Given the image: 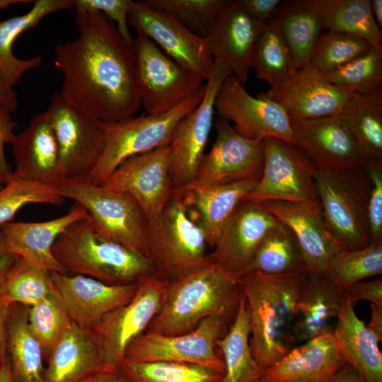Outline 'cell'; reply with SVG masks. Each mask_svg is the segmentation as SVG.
<instances>
[{"label": "cell", "instance_id": "12", "mask_svg": "<svg viewBox=\"0 0 382 382\" xmlns=\"http://www.w3.org/2000/svg\"><path fill=\"white\" fill-rule=\"evenodd\" d=\"M168 284L154 274L144 278L133 298L106 315L93 330L103 369H118L129 344L147 330L160 310Z\"/></svg>", "mask_w": 382, "mask_h": 382}, {"label": "cell", "instance_id": "57", "mask_svg": "<svg viewBox=\"0 0 382 382\" xmlns=\"http://www.w3.org/2000/svg\"><path fill=\"white\" fill-rule=\"evenodd\" d=\"M81 382H129L125 376L117 369L101 371L90 376Z\"/></svg>", "mask_w": 382, "mask_h": 382}, {"label": "cell", "instance_id": "20", "mask_svg": "<svg viewBox=\"0 0 382 382\" xmlns=\"http://www.w3.org/2000/svg\"><path fill=\"white\" fill-rule=\"evenodd\" d=\"M265 23L251 17L239 0H223L204 36L214 60L228 66L245 86L255 47Z\"/></svg>", "mask_w": 382, "mask_h": 382}, {"label": "cell", "instance_id": "61", "mask_svg": "<svg viewBox=\"0 0 382 382\" xmlns=\"http://www.w3.org/2000/svg\"><path fill=\"white\" fill-rule=\"evenodd\" d=\"M33 1L30 0H0V11L8 8L10 6L17 4H28Z\"/></svg>", "mask_w": 382, "mask_h": 382}, {"label": "cell", "instance_id": "21", "mask_svg": "<svg viewBox=\"0 0 382 382\" xmlns=\"http://www.w3.org/2000/svg\"><path fill=\"white\" fill-rule=\"evenodd\" d=\"M54 289L71 321L93 332L108 313L128 303L138 283L111 285L79 275L51 272Z\"/></svg>", "mask_w": 382, "mask_h": 382}, {"label": "cell", "instance_id": "51", "mask_svg": "<svg viewBox=\"0 0 382 382\" xmlns=\"http://www.w3.org/2000/svg\"><path fill=\"white\" fill-rule=\"evenodd\" d=\"M352 303L359 301H367L373 304L382 306V279L360 281L342 289Z\"/></svg>", "mask_w": 382, "mask_h": 382}, {"label": "cell", "instance_id": "45", "mask_svg": "<svg viewBox=\"0 0 382 382\" xmlns=\"http://www.w3.org/2000/svg\"><path fill=\"white\" fill-rule=\"evenodd\" d=\"M28 320L41 345L45 361L72 323L54 289L46 299L28 307Z\"/></svg>", "mask_w": 382, "mask_h": 382}, {"label": "cell", "instance_id": "3", "mask_svg": "<svg viewBox=\"0 0 382 382\" xmlns=\"http://www.w3.org/2000/svg\"><path fill=\"white\" fill-rule=\"evenodd\" d=\"M241 294L238 279L212 262L168 284L161 308L146 331L180 335L208 317L233 320Z\"/></svg>", "mask_w": 382, "mask_h": 382}, {"label": "cell", "instance_id": "17", "mask_svg": "<svg viewBox=\"0 0 382 382\" xmlns=\"http://www.w3.org/2000/svg\"><path fill=\"white\" fill-rule=\"evenodd\" d=\"M219 117L233 123L241 135L252 140L277 138L294 144L292 124L283 108L262 93H248L233 74L219 89L214 103Z\"/></svg>", "mask_w": 382, "mask_h": 382}, {"label": "cell", "instance_id": "9", "mask_svg": "<svg viewBox=\"0 0 382 382\" xmlns=\"http://www.w3.org/2000/svg\"><path fill=\"white\" fill-rule=\"evenodd\" d=\"M133 46L137 87L146 114L167 112L204 85L145 35L137 33Z\"/></svg>", "mask_w": 382, "mask_h": 382}, {"label": "cell", "instance_id": "4", "mask_svg": "<svg viewBox=\"0 0 382 382\" xmlns=\"http://www.w3.org/2000/svg\"><path fill=\"white\" fill-rule=\"evenodd\" d=\"M52 253L66 274L108 284H136L154 274L146 258L100 236L89 215L71 224L59 236Z\"/></svg>", "mask_w": 382, "mask_h": 382}, {"label": "cell", "instance_id": "34", "mask_svg": "<svg viewBox=\"0 0 382 382\" xmlns=\"http://www.w3.org/2000/svg\"><path fill=\"white\" fill-rule=\"evenodd\" d=\"M335 117L347 129L365 161L382 160V89L352 93Z\"/></svg>", "mask_w": 382, "mask_h": 382}, {"label": "cell", "instance_id": "37", "mask_svg": "<svg viewBox=\"0 0 382 382\" xmlns=\"http://www.w3.org/2000/svg\"><path fill=\"white\" fill-rule=\"evenodd\" d=\"M248 272L273 276L307 272L299 245L286 225L279 221L270 230L260 245Z\"/></svg>", "mask_w": 382, "mask_h": 382}, {"label": "cell", "instance_id": "55", "mask_svg": "<svg viewBox=\"0 0 382 382\" xmlns=\"http://www.w3.org/2000/svg\"><path fill=\"white\" fill-rule=\"evenodd\" d=\"M327 382H367L354 367L345 362Z\"/></svg>", "mask_w": 382, "mask_h": 382}, {"label": "cell", "instance_id": "11", "mask_svg": "<svg viewBox=\"0 0 382 382\" xmlns=\"http://www.w3.org/2000/svg\"><path fill=\"white\" fill-rule=\"evenodd\" d=\"M52 127L65 180L87 178L105 148L102 121L87 115L54 93L45 111Z\"/></svg>", "mask_w": 382, "mask_h": 382}, {"label": "cell", "instance_id": "27", "mask_svg": "<svg viewBox=\"0 0 382 382\" xmlns=\"http://www.w3.org/2000/svg\"><path fill=\"white\" fill-rule=\"evenodd\" d=\"M345 361L332 332L318 335L293 347L264 370L267 382H327Z\"/></svg>", "mask_w": 382, "mask_h": 382}, {"label": "cell", "instance_id": "13", "mask_svg": "<svg viewBox=\"0 0 382 382\" xmlns=\"http://www.w3.org/2000/svg\"><path fill=\"white\" fill-rule=\"evenodd\" d=\"M229 320L223 316L208 317L192 331L180 335L145 331L129 344L124 359L199 364L224 374V364L216 352V342L228 330Z\"/></svg>", "mask_w": 382, "mask_h": 382}, {"label": "cell", "instance_id": "56", "mask_svg": "<svg viewBox=\"0 0 382 382\" xmlns=\"http://www.w3.org/2000/svg\"><path fill=\"white\" fill-rule=\"evenodd\" d=\"M0 103L10 112H16L18 109V100L13 87L5 83L0 79Z\"/></svg>", "mask_w": 382, "mask_h": 382}, {"label": "cell", "instance_id": "48", "mask_svg": "<svg viewBox=\"0 0 382 382\" xmlns=\"http://www.w3.org/2000/svg\"><path fill=\"white\" fill-rule=\"evenodd\" d=\"M363 165L371 181L367 211L370 242H382V160L366 161Z\"/></svg>", "mask_w": 382, "mask_h": 382}, {"label": "cell", "instance_id": "15", "mask_svg": "<svg viewBox=\"0 0 382 382\" xmlns=\"http://www.w3.org/2000/svg\"><path fill=\"white\" fill-rule=\"evenodd\" d=\"M263 144L261 176L244 199L319 202L313 163L295 145L282 139L268 137Z\"/></svg>", "mask_w": 382, "mask_h": 382}, {"label": "cell", "instance_id": "33", "mask_svg": "<svg viewBox=\"0 0 382 382\" xmlns=\"http://www.w3.org/2000/svg\"><path fill=\"white\" fill-rule=\"evenodd\" d=\"M271 19L289 47L294 72L308 68L312 51L323 29L318 0L282 1Z\"/></svg>", "mask_w": 382, "mask_h": 382}, {"label": "cell", "instance_id": "14", "mask_svg": "<svg viewBox=\"0 0 382 382\" xmlns=\"http://www.w3.org/2000/svg\"><path fill=\"white\" fill-rule=\"evenodd\" d=\"M213 126L216 132L215 141L204 154L193 182L186 190L243 181L257 183L264 163L263 140L244 137L221 117Z\"/></svg>", "mask_w": 382, "mask_h": 382}, {"label": "cell", "instance_id": "40", "mask_svg": "<svg viewBox=\"0 0 382 382\" xmlns=\"http://www.w3.org/2000/svg\"><path fill=\"white\" fill-rule=\"evenodd\" d=\"M118 369L129 382H221L223 374L194 364L134 361L124 359Z\"/></svg>", "mask_w": 382, "mask_h": 382}, {"label": "cell", "instance_id": "23", "mask_svg": "<svg viewBox=\"0 0 382 382\" xmlns=\"http://www.w3.org/2000/svg\"><path fill=\"white\" fill-rule=\"evenodd\" d=\"M260 202L291 231L303 253L307 272L325 273L332 257L343 248L328 231L319 202Z\"/></svg>", "mask_w": 382, "mask_h": 382}, {"label": "cell", "instance_id": "29", "mask_svg": "<svg viewBox=\"0 0 382 382\" xmlns=\"http://www.w3.org/2000/svg\"><path fill=\"white\" fill-rule=\"evenodd\" d=\"M332 335L347 364L359 371L367 382H382L381 342L363 320L357 316L342 289L340 311Z\"/></svg>", "mask_w": 382, "mask_h": 382}, {"label": "cell", "instance_id": "22", "mask_svg": "<svg viewBox=\"0 0 382 382\" xmlns=\"http://www.w3.org/2000/svg\"><path fill=\"white\" fill-rule=\"evenodd\" d=\"M262 94L279 105L295 124L335 116L351 93L306 68L292 73L283 83Z\"/></svg>", "mask_w": 382, "mask_h": 382}, {"label": "cell", "instance_id": "6", "mask_svg": "<svg viewBox=\"0 0 382 382\" xmlns=\"http://www.w3.org/2000/svg\"><path fill=\"white\" fill-rule=\"evenodd\" d=\"M313 166L319 204L332 237L345 249L367 246L371 241L367 211L371 181L364 165Z\"/></svg>", "mask_w": 382, "mask_h": 382}, {"label": "cell", "instance_id": "41", "mask_svg": "<svg viewBox=\"0 0 382 382\" xmlns=\"http://www.w3.org/2000/svg\"><path fill=\"white\" fill-rule=\"evenodd\" d=\"M54 291L51 272L18 257L0 292L8 305L30 307Z\"/></svg>", "mask_w": 382, "mask_h": 382}, {"label": "cell", "instance_id": "2", "mask_svg": "<svg viewBox=\"0 0 382 382\" xmlns=\"http://www.w3.org/2000/svg\"><path fill=\"white\" fill-rule=\"evenodd\" d=\"M307 274L273 276L248 272L238 279L249 309L251 351L264 370L296 344V303Z\"/></svg>", "mask_w": 382, "mask_h": 382}, {"label": "cell", "instance_id": "10", "mask_svg": "<svg viewBox=\"0 0 382 382\" xmlns=\"http://www.w3.org/2000/svg\"><path fill=\"white\" fill-rule=\"evenodd\" d=\"M214 61L213 72L205 83L202 101L178 123L172 134L168 158L173 192H183L193 182L214 125L216 93L232 74L224 62Z\"/></svg>", "mask_w": 382, "mask_h": 382}, {"label": "cell", "instance_id": "53", "mask_svg": "<svg viewBox=\"0 0 382 382\" xmlns=\"http://www.w3.org/2000/svg\"><path fill=\"white\" fill-rule=\"evenodd\" d=\"M18 257L9 249L0 228V292Z\"/></svg>", "mask_w": 382, "mask_h": 382}, {"label": "cell", "instance_id": "42", "mask_svg": "<svg viewBox=\"0 0 382 382\" xmlns=\"http://www.w3.org/2000/svg\"><path fill=\"white\" fill-rule=\"evenodd\" d=\"M382 273V242H370L362 248H341L330 259L325 274L345 289Z\"/></svg>", "mask_w": 382, "mask_h": 382}, {"label": "cell", "instance_id": "16", "mask_svg": "<svg viewBox=\"0 0 382 382\" xmlns=\"http://www.w3.org/2000/svg\"><path fill=\"white\" fill-rule=\"evenodd\" d=\"M128 21L137 33L149 38L203 81L211 77L214 61L204 37L193 33L175 17L141 0L132 2Z\"/></svg>", "mask_w": 382, "mask_h": 382}, {"label": "cell", "instance_id": "31", "mask_svg": "<svg viewBox=\"0 0 382 382\" xmlns=\"http://www.w3.org/2000/svg\"><path fill=\"white\" fill-rule=\"evenodd\" d=\"M256 183L243 181L181 192L187 207H193L189 214L204 231L209 248H214L236 207Z\"/></svg>", "mask_w": 382, "mask_h": 382}, {"label": "cell", "instance_id": "39", "mask_svg": "<svg viewBox=\"0 0 382 382\" xmlns=\"http://www.w3.org/2000/svg\"><path fill=\"white\" fill-rule=\"evenodd\" d=\"M252 68L270 88L283 83L294 73L289 47L275 23L267 21L259 35L252 59Z\"/></svg>", "mask_w": 382, "mask_h": 382}, {"label": "cell", "instance_id": "43", "mask_svg": "<svg viewBox=\"0 0 382 382\" xmlns=\"http://www.w3.org/2000/svg\"><path fill=\"white\" fill-rule=\"evenodd\" d=\"M374 47L365 40L347 33L327 30L319 35L308 67L320 75L330 73Z\"/></svg>", "mask_w": 382, "mask_h": 382}, {"label": "cell", "instance_id": "36", "mask_svg": "<svg viewBox=\"0 0 382 382\" xmlns=\"http://www.w3.org/2000/svg\"><path fill=\"white\" fill-rule=\"evenodd\" d=\"M6 356L13 382H43V350L30 328L27 306L10 305Z\"/></svg>", "mask_w": 382, "mask_h": 382}, {"label": "cell", "instance_id": "62", "mask_svg": "<svg viewBox=\"0 0 382 382\" xmlns=\"http://www.w3.org/2000/svg\"><path fill=\"white\" fill-rule=\"evenodd\" d=\"M256 382H267V381H262V380L260 379V380H258V381H256Z\"/></svg>", "mask_w": 382, "mask_h": 382}, {"label": "cell", "instance_id": "18", "mask_svg": "<svg viewBox=\"0 0 382 382\" xmlns=\"http://www.w3.org/2000/svg\"><path fill=\"white\" fill-rule=\"evenodd\" d=\"M169 151L168 144L127 158L102 185L129 195L140 207L146 221L156 220L173 192Z\"/></svg>", "mask_w": 382, "mask_h": 382}, {"label": "cell", "instance_id": "63", "mask_svg": "<svg viewBox=\"0 0 382 382\" xmlns=\"http://www.w3.org/2000/svg\"><path fill=\"white\" fill-rule=\"evenodd\" d=\"M2 186L0 185V189L1 188Z\"/></svg>", "mask_w": 382, "mask_h": 382}, {"label": "cell", "instance_id": "35", "mask_svg": "<svg viewBox=\"0 0 382 382\" xmlns=\"http://www.w3.org/2000/svg\"><path fill=\"white\" fill-rule=\"evenodd\" d=\"M250 337L249 309L241 292L236 315L228 330L216 342L224 364L221 382H256L262 377L264 369L253 355Z\"/></svg>", "mask_w": 382, "mask_h": 382}, {"label": "cell", "instance_id": "8", "mask_svg": "<svg viewBox=\"0 0 382 382\" xmlns=\"http://www.w3.org/2000/svg\"><path fill=\"white\" fill-rule=\"evenodd\" d=\"M56 188L86 209L100 236L147 259L146 218L131 196L87 178L64 180Z\"/></svg>", "mask_w": 382, "mask_h": 382}, {"label": "cell", "instance_id": "59", "mask_svg": "<svg viewBox=\"0 0 382 382\" xmlns=\"http://www.w3.org/2000/svg\"><path fill=\"white\" fill-rule=\"evenodd\" d=\"M373 17L379 28L382 27V1L370 0Z\"/></svg>", "mask_w": 382, "mask_h": 382}, {"label": "cell", "instance_id": "47", "mask_svg": "<svg viewBox=\"0 0 382 382\" xmlns=\"http://www.w3.org/2000/svg\"><path fill=\"white\" fill-rule=\"evenodd\" d=\"M143 1L149 6L171 14L193 33L203 37L223 2V0Z\"/></svg>", "mask_w": 382, "mask_h": 382}, {"label": "cell", "instance_id": "7", "mask_svg": "<svg viewBox=\"0 0 382 382\" xmlns=\"http://www.w3.org/2000/svg\"><path fill=\"white\" fill-rule=\"evenodd\" d=\"M205 84L176 107L158 115L143 114L120 122L102 121L105 148L87 179L102 185L127 158L170 144L178 123L202 101Z\"/></svg>", "mask_w": 382, "mask_h": 382}, {"label": "cell", "instance_id": "26", "mask_svg": "<svg viewBox=\"0 0 382 382\" xmlns=\"http://www.w3.org/2000/svg\"><path fill=\"white\" fill-rule=\"evenodd\" d=\"M88 215L86 209L75 202L66 214L56 219L11 221L0 228L9 249L19 257L50 272L66 274L53 255V245L69 226Z\"/></svg>", "mask_w": 382, "mask_h": 382}, {"label": "cell", "instance_id": "25", "mask_svg": "<svg viewBox=\"0 0 382 382\" xmlns=\"http://www.w3.org/2000/svg\"><path fill=\"white\" fill-rule=\"evenodd\" d=\"M294 145L315 166L349 168L364 157L347 129L335 116L292 124Z\"/></svg>", "mask_w": 382, "mask_h": 382}, {"label": "cell", "instance_id": "44", "mask_svg": "<svg viewBox=\"0 0 382 382\" xmlns=\"http://www.w3.org/2000/svg\"><path fill=\"white\" fill-rule=\"evenodd\" d=\"M320 76L328 83L351 93L382 89V47H373L335 71Z\"/></svg>", "mask_w": 382, "mask_h": 382}, {"label": "cell", "instance_id": "49", "mask_svg": "<svg viewBox=\"0 0 382 382\" xmlns=\"http://www.w3.org/2000/svg\"><path fill=\"white\" fill-rule=\"evenodd\" d=\"M74 8L96 11L103 13L117 26L122 35L132 42L129 29L128 16L131 0H74Z\"/></svg>", "mask_w": 382, "mask_h": 382}, {"label": "cell", "instance_id": "30", "mask_svg": "<svg viewBox=\"0 0 382 382\" xmlns=\"http://www.w3.org/2000/svg\"><path fill=\"white\" fill-rule=\"evenodd\" d=\"M46 361L43 382H81L103 369L93 333L73 323L52 348Z\"/></svg>", "mask_w": 382, "mask_h": 382}, {"label": "cell", "instance_id": "24", "mask_svg": "<svg viewBox=\"0 0 382 382\" xmlns=\"http://www.w3.org/2000/svg\"><path fill=\"white\" fill-rule=\"evenodd\" d=\"M11 145L13 177L54 187L65 180L57 140L45 111L34 115Z\"/></svg>", "mask_w": 382, "mask_h": 382}, {"label": "cell", "instance_id": "50", "mask_svg": "<svg viewBox=\"0 0 382 382\" xmlns=\"http://www.w3.org/2000/svg\"><path fill=\"white\" fill-rule=\"evenodd\" d=\"M18 124L13 121L10 112L0 103V185L6 184L13 176V169L8 163L4 148L6 144H12L16 134L14 130Z\"/></svg>", "mask_w": 382, "mask_h": 382}, {"label": "cell", "instance_id": "52", "mask_svg": "<svg viewBox=\"0 0 382 382\" xmlns=\"http://www.w3.org/2000/svg\"><path fill=\"white\" fill-rule=\"evenodd\" d=\"M245 11L254 19L265 23L272 18L280 0H239Z\"/></svg>", "mask_w": 382, "mask_h": 382}, {"label": "cell", "instance_id": "5", "mask_svg": "<svg viewBox=\"0 0 382 382\" xmlns=\"http://www.w3.org/2000/svg\"><path fill=\"white\" fill-rule=\"evenodd\" d=\"M208 247L183 192H173L159 217L146 221L147 259L154 274L168 283L212 262Z\"/></svg>", "mask_w": 382, "mask_h": 382}, {"label": "cell", "instance_id": "60", "mask_svg": "<svg viewBox=\"0 0 382 382\" xmlns=\"http://www.w3.org/2000/svg\"><path fill=\"white\" fill-rule=\"evenodd\" d=\"M0 382H13L10 364L7 357L0 366Z\"/></svg>", "mask_w": 382, "mask_h": 382}, {"label": "cell", "instance_id": "32", "mask_svg": "<svg viewBox=\"0 0 382 382\" xmlns=\"http://www.w3.org/2000/svg\"><path fill=\"white\" fill-rule=\"evenodd\" d=\"M74 8V0H37L27 13L0 21V79L13 87L27 71L40 66L41 56L28 59L16 57L12 50L16 39L35 27L46 16Z\"/></svg>", "mask_w": 382, "mask_h": 382}, {"label": "cell", "instance_id": "19", "mask_svg": "<svg viewBox=\"0 0 382 382\" xmlns=\"http://www.w3.org/2000/svg\"><path fill=\"white\" fill-rule=\"evenodd\" d=\"M279 222L260 201L243 199L209 253L211 260L238 279L248 271L262 241Z\"/></svg>", "mask_w": 382, "mask_h": 382}, {"label": "cell", "instance_id": "1", "mask_svg": "<svg viewBox=\"0 0 382 382\" xmlns=\"http://www.w3.org/2000/svg\"><path fill=\"white\" fill-rule=\"evenodd\" d=\"M79 36L54 49L63 98L100 121L120 122L140 109L133 41L103 13L75 8Z\"/></svg>", "mask_w": 382, "mask_h": 382}, {"label": "cell", "instance_id": "46", "mask_svg": "<svg viewBox=\"0 0 382 382\" xmlns=\"http://www.w3.org/2000/svg\"><path fill=\"white\" fill-rule=\"evenodd\" d=\"M64 199L56 187L16 178L0 189V226L13 221L18 212L29 204H46L60 207Z\"/></svg>", "mask_w": 382, "mask_h": 382}, {"label": "cell", "instance_id": "54", "mask_svg": "<svg viewBox=\"0 0 382 382\" xmlns=\"http://www.w3.org/2000/svg\"><path fill=\"white\" fill-rule=\"evenodd\" d=\"M9 307L10 305L0 298V366L7 357V320Z\"/></svg>", "mask_w": 382, "mask_h": 382}, {"label": "cell", "instance_id": "28", "mask_svg": "<svg viewBox=\"0 0 382 382\" xmlns=\"http://www.w3.org/2000/svg\"><path fill=\"white\" fill-rule=\"evenodd\" d=\"M342 289L325 273H308L299 296L294 335L296 342H305L318 335L332 332L337 320Z\"/></svg>", "mask_w": 382, "mask_h": 382}, {"label": "cell", "instance_id": "58", "mask_svg": "<svg viewBox=\"0 0 382 382\" xmlns=\"http://www.w3.org/2000/svg\"><path fill=\"white\" fill-rule=\"evenodd\" d=\"M368 328L382 341V306L371 305V319L367 324Z\"/></svg>", "mask_w": 382, "mask_h": 382}, {"label": "cell", "instance_id": "38", "mask_svg": "<svg viewBox=\"0 0 382 382\" xmlns=\"http://www.w3.org/2000/svg\"><path fill=\"white\" fill-rule=\"evenodd\" d=\"M323 29L361 37L374 47H382V34L371 9L370 0H318Z\"/></svg>", "mask_w": 382, "mask_h": 382}]
</instances>
